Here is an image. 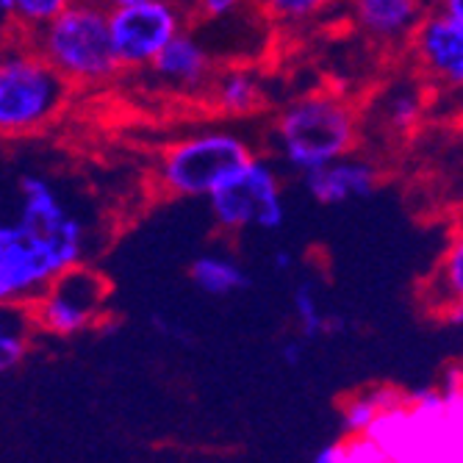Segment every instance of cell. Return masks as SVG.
<instances>
[{"label":"cell","instance_id":"cell-1","mask_svg":"<svg viewBox=\"0 0 463 463\" xmlns=\"http://www.w3.org/2000/svg\"><path fill=\"white\" fill-rule=\"evenodd\" d=\"M364 131L358 106L335 90H314L288 100L275 122L272 142L294 173L311 175L322 166L353 156Z\"/></svg>","mask_w":463,"mask_h":463},{"label":"cell","instance_id":"cell-2","mask_svg":"<svg viewBox=\"0 0 463 463\" xmlns=\"http://www.w3.org/2000/svg\"><path fill=\"white\" fill-rule=\"evenodd\" d=\"M75 90H98L122 70L114 39L111 9L106 0H75L53 23L25 36Z\"/></svg>","mask_w":463,"mask_h":463},{"label":"cell","instance_id":"cell-3","mask_svg":"<svg viewBox=\"0 0 463 463\" xmlns=\"http://www.w3.org/2000/svg\"><path fill=\"white\" fill-rule=\"evenodd\" d=\"M72 90L25 36L12 39L0 59V131L6 139L45 131L67 109Z\"/></svg>","mask_w":463,"mask_h":463},{"label":"cell","instance_id":"cell-4","mask_svg":"<svg viewBox=\"0 0 463 463\" xmlns=\"http://www.w3.org/2000/svg\"><path fill=\"white\" fill-rule=\"evenodd\" d=\"M256 158L244 137L228 128L189 134L161 147L153 184L164 197H212L231 175Z\"/></svg>","mask_w":463,"mask_h":463},{"label":"cell","instance_id":"cell-5","mask_svg":"<svg viewBox=\"0 0 463 463\" xmlns=\"http://www.w3.org/2000/svg\"><path fill=\"white\" fill-rule=\"evenodd\" d=\"M87 241L53 239L17 220L0 228V300L4 306H33L67 269L83 264Z\"/></svg>","mask_w":463,"mask_h":463},{"label":"cell","instance_id":"cell-6","mask_svg":"<svg viewBox=\"0 0 463 463\" xmlns=\"http://www.w3.org/2000/svg\"><path fill=\"white\" fill-rule=\"evenodd\" d=\"M214 225L222 233L278 231L286 220L280 178L269 158L256 156L208 197Z\"/></svg>","mask_w":463,"mask_h":463},{"label":"cell","instance_id":"cell-7","mask_svg":"<svg viewBox=\"0 0 463 463\" xmlns=\"http://www.w3.org/2000/svg\"><path fill=\"white\" fill-rule=\"evenodd\" d=\"M109 298V280L98 269L78 264L59 275L48 291L33 306H28L31 325L51 335H75L92 330L106 319Z\"/></svg>","mask_w":463,"mask_h":463},{"label":"cell","instance_id":"cell-8","mask_svg":"<svg viewBox=\"0 0 463 463\" xmlns=\"http://www.w3.org/2000/svg\"><path fill=\"white\" fill-rule=\"evenodd\" d=\"M186 0H153V4L111 9V39L122 70H147L170 42L186 31Z\"/></svg>","mask_w":463,"mask_h":463},{"label":"cell","instance_id":"cell-9","mask_svg":"<svg viewBox=\"0 0 463 463\" xmlns=\"http://www.w3.org/2000/svg\"><path fill=\"white\" fill-rule=\"evenodd\" d=\"M413 72L422 75L433 90L463 95V23L436 9L419 25L411 48Z\"/></svg>","mask_w":463,"mask_h":463},{"label":"cell","instance_id":"cell-10","mask_svg":"<svg viewBox=\"0 0 463 463\" xmlns=\"http://www.w3.org/2000/svg\"><path fill=\"white\" fill-rule=\"evenodd\" d=\"M430 12V0H347L353 28L374 48L389 53L408 51Z\"/></svg>","mask_w":463,"mask_h":463},{"label":"cell","instance_id":"cell-11","mask_svg":"<svg viewBox=\"0 0 463 463\" xmlns=\"http://www.w3.org/2000/svg\"><path fill=\"white\" fill-rule=\"evenodd\" d=\"M147 72L164 90L189 95V98H205L208 87H212V80L217 75V67L203 42L192 31H181L170 45L158 53V59L147 67Z\"/></svg>","mask_w":463,"mask_h":463},{"label":"cell","instance_id":"cell-12","mask_svg":"<svg viewBox=\"0 0 463 463\" xmlns=\"http://www.w3.org/2000/svg\"><path fill=\"white\" fill-rule=\"evenodd\" d=\"M433 87L422 75H400L389 87L377 92L372 103V117L389 137H411L422 128L430 111Z\"/></svg>","mask_w":463,"mask_h":463},{"label":"cell","instance_id":"cell-13","mask_svg":"<svg viewBox=\"0 0 463 463\" xmlns=\"http://www.w3.org/2000/svg\"><path fill=\"white\" fill-rule=\"evenodd\" d=\"M303 181L319 205H342L355 197H369L381 186V166L369 158L345 156L311 175H303Z\"/></svg>","mask_w":463,"mask_h":463},{"label":"cell","instance_id":"cell-14","mask_svg":"<svg viewBox=\"0 0 463 463\" xmlns=\"http://www.w3.org/2000/svg\"><path fill=\"white\" fill-rule=\"evenodd\" d=\"M203 100L222 117H252L264 106L267 90L259 70L244 64H228L217 70Z\"/></svg>","mask_w":463,"mask_h":463},{"label":"cell","instance_id":"cell-15","mask_svg":"<svg viewBox=\"0 0 463 463\" xmlns=\"http://www.w3.org/2000/svg\"><path fill=\"white\" fill-rule=\"evenodd\" d=\"M419 300L439 317H444L452 306L463 303V222L455 225L433 275L422 283Z\"/></svg>","mask_w":463,"mask_h":463},{"label":"cell","instance_id":"cell-16","mask_svg":"<svg viewBox=\"0 0 463 463\" xmlns=\"http://www.w3.org/2000/svg\"><path fill=\"white\" fill-rule=\"evenodd\" d=\"M408 405L405 394H400L392 386H374L366 389L355 397H350L342 408V428L350 439H361L369 436V430L374 428V422L381 419L386 411Z\"/></svg>","mask_w":463,"mask_h":463},{"label":"cell","instance_id":"cell-17","mask_svg":"<svg viewBox=\"0 0 463 463\" xmlns=\"http://www.w3.org/2000/svg\"><path fill=\"white\" fill-rule=\"evenodd\" d=\"M189 278L208 298H228V294H236L250 286V275L239 261L214 256V252L194 259V264L189 267Z\"/></svg>","mask_w":463,"mask_h":463},{"label":"cell","instance_id":"cell-18","mask_svg":"<svg viewBox=\"0 0 463 463\" xmlns=\"http://www.w3.org/2000/svg\"><path fill=\"white\" fill-rule=\"evenodd\" d=\"M339 0H261L259 12L264 20L280 28H303L327 14Z\"/></svg>","mask_w":463,"mask_h":463},{"label":"cell","instance_id":"cell-19","mask_svg":"<svg viewBox=\"0 0 463 463\" xmlns=\"http://www.w3.org/2000/svg\"><path fill=\"white\" fill-rule=\"evenodd\" d=\"M72 4L75 0H12V20L6 23V31L14 28L17 36H31L53 23Z\"/></svg>","mask_w":463,"mask_h":463},{"label":"cell","instance_id":"cell-20","mask_svg":"<svg viewBox=\"0 0 463 463\" xmlns=\"http://www.w3.org/2000/svg\"><path fill=\"white\" fill-rule=\"evenodd\" d=\"M291 308H294V317H298V327L303 333V339H319V335L327 333V325H330V314L325 317L322 306H319V298L314 291V283H298L294 286V294H291Z\"/></svg>","mask_w":463,"mask_h":463},{"label":"cell","instance_id":"cell-21","mask_svg":"<svg viewBox=\"0 0 463 463\" xmlns=\"http://www.w3.org/2000/svg\"><path fill=\"white\" fill-rule=\"evenodd\" d=\"M261 0H186L189 14L203 23H222L247 9H259Z\"/></svg>","mask_w":463,"mask_h":463},{"label":"cell","instance_id":"cell-22","mask_svg":"<svg viewBox=\"0 0 463 463\" xmlns=\"http://www.w3.org/2000/svg\"><path fill=\"white\" fill-rule=\"evenodd\" d=\"M25 355H28V333L20 327H9L4 322V330H0V369L4 372L17 369Z\"/></svg>","mask_w":463,"mask_h":463},{"label":"cell","instance_id":"cell-23","mask_svg":"<svg viewBox=\"0 0 463 463\" xmlns=\"http://www.w3.org/2000/svg\"><path fill=\"white\" fill-rule=\"evenodd\" d=\"M280 355H283V364L286 366H300V361H303V339H288V342H283Z\"/></svg>","mask_w":463,"mask_h":463},{"label":"cell","instance_id":"cell-24","mask_svg":"<svg viewBox=\"0 0 463 463\" xmlns=\"http://www.w3.org/2000/svg\"><path fill=\"white\" fill-rule=\"evenodd\" d=\"M314 463H347V447L345 444H330L317 452Z\"/></svg>","mask_w":463,"mask_h":463},{"label":"cell","instance_id":"cell-25","mask_svg":"<svg viewBox=\"0 0 463 463\" xmlns=\"http://www.w3.org/2000/svg\"><path fill=\"white\" fill-rule=\"evenodd\" d=\"M436 9H441V12H447L449 17H455V20L463 23V0H439Z\"/></svg>","mask_w":463,"mask_h":463},{"label":"cell","instance_id":"cell-26","mask_svg":"<svg viewBox=\"0 0 463 463\" xmlns=\"http://www.w3.org/2000/svg\"><path fill=\"white\" fill-rule=\"evenodd\" d=\"M291 264H294V256H291L288 250H278L275 256H272V267H275L278 272H288Z\"/></svg>","mask_w":463,"mask_h":463},{"label":"cell","instance_id":"cell-27","mask_svg":"<svg viewBox=\"0 0 463 463\" xmlns=\"http://www.w3.org/2000/svg\"><path fill=\"white\" fill-rule=\"evenodd\" d=\"M441 319H447V322H452V325H463V303H458V306H452Z\"/></svg>","mask_w":463,"mask_h":463},{"label":"cell","instance_id":"cell-28","mask_svg":"<svg viewBox=\"0 0 463 463\" xmlns=\"http://www.w3.org/2000/svg\"><path fill=\"white\" fill-rule=\"evenodd\" d=\"M139 4H153V0H106L109 9H122V6H139Z\"/></svg>","mask_w":463,"mask_h":463},{"label":"cell","instance_id":"cell-29","mask_svg":"<svg viewBox=\"0 0 463 463\" xmlns=\"http://www.w3.org/2000/svg\"><path fill=\"white\" fill-rule=\"evenodd\" d=\"M430 4H433V6H436V4H439V0H430Z\"/></svg>","mask_w":463,"mask_h":463}]
</instances>
